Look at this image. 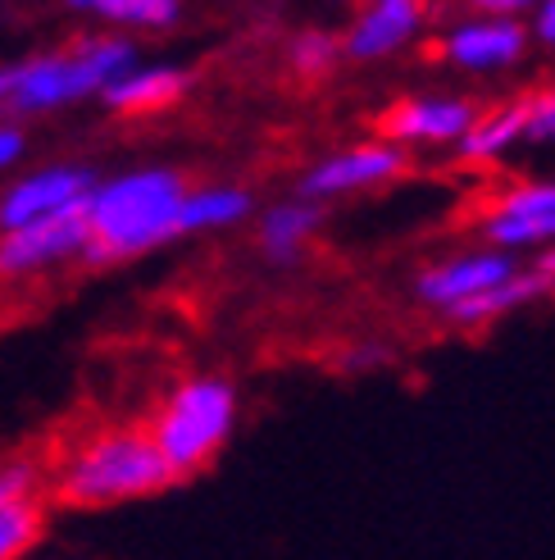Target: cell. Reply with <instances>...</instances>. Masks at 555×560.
<instances>
[{
    "instance_id": "1",
    "label": "cell",
    "mask_w": 555,
    "mask_h": 560,
    "mask_svg": "<svg viewBox=\"0 0 555 560\" xmlns=\"http://www.w3.org/2000/svg\"><path fill=\"white\" fill-rule=\"evenodd\" d=\"M182 196L187 191L174 170H137L96 183L87 191V246H82V256L92 265H109L178 237Z\"/></svg>"
},
{
    "instance_id": "2",
    "label": "cell",
    "mask_w": 555,
    "mask_h": 560,
    "mask_svg": "<svg viewBox=\"0 0 555 560\" xmlns=\"http://www.w3.org/2000/svg\"><path fill=\"white\" fill-rule=\"evenodd\" d=\"M174 474L155 452L151 433H105L82 446L73 465L64 469L60 501L73 511H96V506H115V501L164 492Z\"/></svg>"
},
{
    "instance_id": "3",
    "label": "cell",
    "mask_w": 555,
    "mask_h": 560,
    "mask_svg": "<svg viewBox=\"0 0 555 560\" xmlns=\"http://www.w3.org/2000/svg\"><path fill=\"white\" fill-rule=\"evenodd\" d=\"M137 65V55L119 37H92L78 50H55L33 55V60L14 65V92H10V115H42L64 101H82L92 92H105L119 73Z\"/></svg>"
},
{
    "instance_id": "4",
    "label": "cell",
    "mask_w": 555,
    "mask_h": 560,
    "mask_svg": "<svg viewBox=\"0 0 555 560\" xmlns=\"http://www.w3.org/2000/svg\"><path fill=\"white\" fill-rule=\"evenodd\" d=\"M233 419H237V392L224 378H191L160 410L151 442L174 479H182V474H197L228 442Z\"/></svg>"
},
{
    "instance_id": "5",
    "label": "cell",
    "mask_w": 555,
    "mask_h": 560,
    "mask_svg": "<svg viewBox=\"0 0 555 560\" xmlns=\"http://www.w3.org/2000/svg\"><path fill=\"white\" fill-rule=\"evenodd\" d=\"M82 246H87V196L60 214H46V219L23 223V229H10L0 237V273H10V278L33 273L55 260L82 256Z\"/></svg>"
},
{
    "instance_id": "6",
    "label": "cell",
    "mask_w": 555,
    "mask_h": 560,
    "mask_svg": "<svg viewBox=\"0 0 555 560\" xmlns=\"http://www.w3.org/2000/svg\"><path fill=\"white\" fill-rule=\"evenodd\" d=\"M96 187L92 170H78V164H50V170H37L19 178L14 187H5L0 196V229H23L33 219H46V214H60L69 210L73 201H82Z\"/></svg>"
},
{
    "instance_id": "7",
    "label": "cell",
    "mask_w": 555,
    "mask_h": 560,
    "mask_svg": "<svg viewBox=\"0 0 555 560\" xmlns=\"http://www.w3.org/2000/svg\"><path fill=\"white\" fill-rule=\"evenodd\" d=\"M405 170V155L401 147H355L346 155H332L323 160L319 170L305 174V196H328V191H355V187H374V183H387Z\"/></svg>"
},
{
    "instance_id": "8",
    "label": "cell",
    "mask_w": 555,
    "mask_h": 560,
    "mask_svg": "<svg viewBox=\"0 0 555 560\" xmlns=\"http://www.w3.org/2000/svg\"><path fill=\"white\" fill-rule=\"evenodd\" d=\"M506 278H515V265L506 256H464V260L428 269L420 283H414V292L433 305H441V311H451V305H460L469 296L501 288Z\"/></svg>"
},
{
    "instance_id": "9",
    "label": "cell",
    "mask_w": 555,
    "mask_h": 560,
    "mask_svg": "<svg viewBox=\"0 0 555 560\" xmlns=\"http://www.w3.org/2000/svg\"><path fill=\"white\" fill-rule=\"evenodd\" d=\"M474 124V109L464 101H401L382 119L387 137L397 142H460Z\"/></svg>"
},
{
    "instance_id": "10",
    "label": "cell",
    "mask_w": 555,
    "mask_h": 560,
    "mask_svg": "<svg viewBox=\"0 0 555 560\" xmlns=\"http://www.w3.org/2000/svg\"><path fill=\"white\" fill-rule=\"evenodd\" d=\"M420 14H424V0H374L369 14L355 23L346 50L355 55V60H374V55L397 50L401 42L414 37Z\"/></svg>"
},
{
    "instance_id": "11",
    "label": "cell",
    "mask_w": 555,
    "mask_h": 560,
    "mask_svg": "<svg viewBox=\"0 0 555 560\" xmlns=\"http://www.w3.org/2000/svg\"><path fill=\"white\" fill-rule=\"evenodd\" d=\"M187 92V73L182 69H169V65H155V69H128L119 73L109 88L101 92L109 109H119V115H151V109H164L174 105L178 96Z\"/></svg>"
},
{
    "instance_id": "12",
    "label": "cell",
    "mask_w": 555,
    "mask_h": 560,
    "mask_svg": "<svg viewBox=\"0 0 555 560\" xmlns=\"http://www.w3.org/2000/svg\"><path fill=\"white\" fill-rule=\"evenodd\" d=\"M523 50V27L510 19H487V23H464L451 33L447 55L460 69H501Z\"/></svg>"
},
{
    "instance_id": "13",
    "label": "cell",
    "mask_w": 555,
    "mask_h": 560,
    "mask_svg": "<svg viewBox=\"0 0 555 560\" xmlns=\"http://www.w3.org/2000/svg\"><path fill=\"white\" fill-rule=\"evenodd\" d=\"M551 283L542 273H515V278H506L501 288H492V292H479V296H469V301H460V305H451V319L456 324H487V319H496V315H506V311H515V305H523V301H533V296H542Z\"/></svg>"
},
{
    "instance_id": "14",
    "label": "cell",
    "mask_w": 555,
    "mask_h": 560,
    "mask_svg": "<svg viewBox=\"0 0 555 560\" xmlns=\"http://www.w3.org/2000/svg\"><path fill=\"white\" fill-rule=\"evenodd\" d=\"M246 210H251V196L237 187H205L182 196L178 210V233H197V229H228Z\"/></svg>"
},
{
    "instance_id": "15",
    "label": "cell",
    "mask_w": 555,
    "mask_h": 560,
    "mask_svg": "<svg viewBox=\"0 0 555 560\" xmlns=\"http://www.w3.org/2000/svg\"><path fill=\"white\" fill-rule=\"evenodd\" d=\"M523 128H529V105L523 101L506 105V109H496V115L469 124V132L460 137V155L492 160V155H501L506 147H515V137H523Z\"/></svg>"
},
{
    "instance_id": "16",
    "label": "cell",
    "mask_w": 555,
    "mask_h": 560,
    "mask_svg": "<svg viewBox=\"0 0 555 560\" xmlns=\"http://www.w3.org/2000/svg\"><path fill=\"white\" fill-rule=\"evenodd\" d=\"M315 223H319V214H315L310 206H278V210H269V219H264L260 242H264V250H269L273 260H292L296 246L315 233Z\"/></svg>"
},
{
    "instance_id": "17",
    "label": "cell",
    "mask_w": 555,
    "mask_h": 560,
    "mask_svg": "<svg viewBox=\"0 0 555 560\" xmlns=\"http://www.w3.org/2000/svg\"><path fill=\"white\" fill-rule=\"evenodd\" d=\"M37 538H42V506L33 497L0 511V560H19Z\"/></svg>"
},
{
    "instance_id": "18",
    "label": "cell",
    "mask_w": 555,
    "mask_h": 560,
    "mask_svg": "<svg viewBox=\"0 0 555 560\" xmlns=\"http://www.w3.org/2000/svg\"><path fill=\"white\" fill-rule=\"evenodd\" d=\"M96 14L137 27H169L178 23V0H96Z\"/></svg>"
},
{
    "instance_id": "19",
    "label": "cell",
    "mask_w": 555,
    "mask_h": 560,
    "mask_svg": "<svg viewBox=\"0 0 555 560\" xmlns=\"http://www.w3.org/2000/svg\"><path fill=\"white\" fill-rule=\"evenodd\" d=\"M487 237L496 246H529L555 237V219H515V214H496L487 223Z\"/></svg>"
},
{
    "instance_id": "20",
    "label": "cell",
    "mask_w": 555,
    "mask_h": 560,
    "mask_svg": "<svg viewBox=\"0 0 555 560\" xmlns=\"http://www.w3.org/2000/svg\"><path fill=\"white\" fill-rule=\"evenodd\" d=\"M496 214H515V219H555V183L515 187Z\"/></svg>"
},
{
    "instance_id": "21",
    "label": "cell",
    "mask_w": 555,
    "mask_h": 560,
    "mask_svg": "<svg viewBox=\"0 0 555 560\" xmlns=\"http://www.w3.org/2000/svg\"><path fill=\"white\" fill-rule=\"evenodd\" d=\"M332 60H338V42L332 37H323V33H305L296 46H292V65L300 69V73H328L332 69Z\"/></svg>"
},
{
    "instance_id": "22",
    "label": "cell",
    "mask_w": 555,
    "mask_h": 560,
    "mask_svg": "<svg viewBox=\"0 0 555 560\" xmlns=\"http://www.w3.org/2000/svg\"><path fill=\"white\" fill-rule=\"evenodd\" d=\"M33 483H37V469L27 465V460L0 465V511L14 506V501H27V497H33Z\"/></svg>"
},
{
    "instance_id": "23",
    "label": "cell",
    "mask_w": 555,
    "mask_h": 560,
    "mask_svg": "<svg viewBox=\"0 0 555 560\" xmlns=\"http://www.w3.org/2000/svg\"><path fill=\"white\" fill-rule=\"evenodd\" d=\"M538 142H555V96H542V101H529V128H523Z\"/></svg>"
},
{
    "instance_id": "24",
    "label": "cell",
    "mask_w": 555,
    "mask_h": 560,
    "mask_svg": "<svg viewBox=\"0 0 555 560\" xmlns=\"http://www.w3.org/2000/svg\"><path fill=\"white\" fill-rule=\"evenodd\" d=\"M23 147H27L23 128L19 124H0V170H10V164L23 155Z\"/></svg>"
},
{
    "instance_id": "25",
    "label": "cell",
    "mask_w": 555,
    "mask_h": 560,
    "mask_svg": "<svg viewBox=\"0 0 555 560\" xmlns=\"http://www.w3.org/2000/svg\"><path fill=\"white\" fill-rule=\"evenodd\" d=\"M538 33H542L546 42H555V0H546V5H542V14H538Z\"/></svg>"
},
{
    "instance_id": "26",
    "label": "cell",
    "mask_w": 555,
    "mask_h": 560,
    "mask_svg": "<svg viewBox=\"0 0 555 560\" xmlns=\"http://www.w3.org/2000/svg\"><path fill=\"white\" fill-rule=\"evenodd\" d=\"M10 92H14V65H0V109L10 105Z\"/></svg>"
},
{
    "instance_id": "27",
    "label": "cell",
    "mask_w": 555,
    "mask_h": 560,
    "mask_svg": "<svg viewBox=\"0 0 555 560\" xmlns=\"http://www.w3.org/2000/svg\"><path fill=\"white\" fill-rule=\"evenodd\" d=\"M533 273H542L546 283H555V250H546V256L538 260V269H533Z\"/></svg>"
},
{
    "instance_id": "28",
    "label": "cell",
    "mask_w": 555,
    "mask_h": 560,
    "mask_svg": "<svg viewBox=\"0 0 555 560\" xmlns=\"http://www.w3.org/2000/svg\"><path fill=\"white\" fill-rule=\"evenodd\" d=\"M474 5H483V10H510V0H474Z\"/></svg>"
},
{
    "instance_id": "29",
    "label": "cell",
    "mask_w": 555,
    "mask_h": 560,
    "mask_svg": "<svg viewBox=\"0 0 555 560\" xmlns=\"http://www.w3.org/2000/svg\"><path fill=\"white\" fill-rule=\"evenodd\" d=\"M69 10H96V0H64Z\"/></svg>"
},
{
    "instance_id": "30",
    "label": "cell",
    "mask_w": 555,
    "mask_h": 560,
    "mask_svg": "<svg viewBox=\"0 0 555 560\" xmlns=\"http://www.w3.org/2000/svg\"><path fill=\"white\" fill-rule=\"evenodd\" d=\"M519 5H533V0H510V10H519Z\"/></svg>"
}]
</instances>
